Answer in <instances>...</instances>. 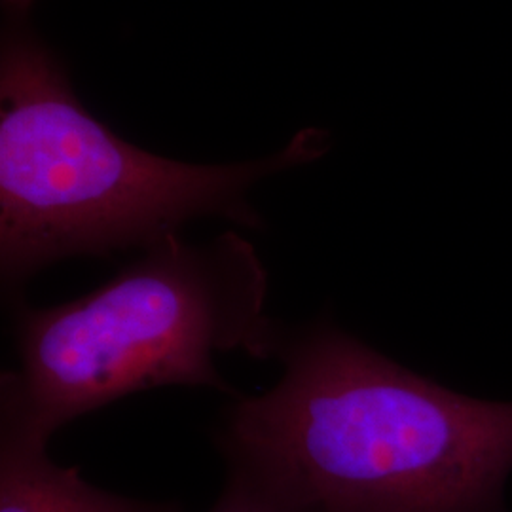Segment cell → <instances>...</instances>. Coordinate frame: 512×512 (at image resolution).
I'll return each mask as SVG.
<instances>
[{
  "label": "cell",
  "mask_w": 512,
  "mask_h": 512,
  "mask_svg": "<svg viewBox=\"0 0 512 512\" xmlns=\"http://www.w3.org/2000/svg\"><path fill=\"white\" fill-rule=\"evenodd\" d=\"M48 440L0 420V512H181L88 484L48 458Z\"/></svg>",
  "instance_id": "cell-4"
},
{
  "label": "cell",
  "mask_w": 512,
  "mask_h": 512,
  "mask_svg": "<svg viewBox=\"0 0 512 512\" xmlns=\"http://www.w3.org/2000/svg\"><path fill=\"white\" fill-rule=\"evenodd\" d=\"M232 465V463H230ZM209 512H294L289 503L275 494L251 471L232 465L228 484L217 505Z\"/></svg>",
  "instance_id": "cell-5"
},
{
  "label": "cell",
  "mask_w": 512,
  "mask_h": 512,
  "mask_svg": "<svg viewBox=\"0 0 512 512\" xmlns=\"http://www.w3.org/2000/svg\"><path fill=\"white\" fill-rule=\"evenodd\" d=\"M0 61V277L19 289L73 256L150 247L186 220L226 217L260 228L247 192L260 179L321 156L306 129L268 160L194 165L133 147L74 97L54 54L25 27L33 0H6Z\"/></svg>",
  "instance_id": "cell-2"
},
{
  "label": "cell",
  "mask_w": 512,
  "mask_h": 512,
  "mask_svg": "<svg viewBox=\"0 0 512 512\" xmlns=\"http://www.w3.org/2000/svg\"><path fill=\"white\" fill-rule=\"evenodd\" d=\"M268 272L236 232L205 245L169 234L67 304L18 306V370L2 374L0 420L50 440L63 425L133 393L202 385L226 393L217 353L264 359Z\"/></svg>",
  "instance_id": "cell-3"
},
{
  "label": "cell",
  "mask_w": 512,
  "mask_h": 512,
  "mask_svg": "<svg viewBox=\"0 0 512 512\" xmlns=\"http://www.w3.org/2000/svg\"><path fill=\"white\" fill-rule=\"evenodd\" d=\"M283 365L239 397L220 446L294 512H495L512 469V403L448 391L317 323L274 321Z\"/></svg>",
  "instance_id": "cell-1"
}]
</instances>
